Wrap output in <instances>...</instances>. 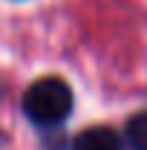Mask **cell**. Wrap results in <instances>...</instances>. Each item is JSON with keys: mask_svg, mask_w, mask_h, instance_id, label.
Segmentation results:
<instances>
[{"mask_svg": "<svg viewBox=\"0 0 147 150\" xmlns=\"http://www.w3.org/2000/svg\"><path fill=\"white\" fill-rule=\"evenodd\" d=\"M23 112L37 127H55L72 112V90L64 78L46 75L23 93Z\"/></svg>", "mask_w": 147, "mask_h": 150, "instance_id": "1", "label": "cell"}, {"mask_svg": "<svg viewBox=\"0 0 147 150\" xmlns=\"http://www.w3.org/2000/svg\"><path fill=\"white\" fill-rule=\"evenodd\" d=\"M72 150H124V139L110 127H87L72 139Z\"/></svg>", "mask_w": 147, "mask_h": 150, "instance_id": "2", "label": "cell"}, {"mask_svg": "<svg viewBox=\"0 0 147 150\" xmlns=\"http://www.w3.org/2000/svg\"><path fill=\"white\" fill-rule=\"evenodd\" d=\"M124 147L127 150H147V110L130 115L124 124Z\"/></svg>", "mask_w": 147, "mask_h": 150, "instance_id": "3", "label": "cell"}]
</instances>
